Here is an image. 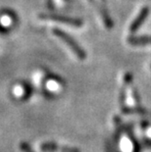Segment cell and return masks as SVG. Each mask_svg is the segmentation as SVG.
I'll return each mask as SVG.
<instances>
[{"instance_id":"ba28073f","label":"cell","mask_w":151,"mask_h":152,"mask_svg":"<svg viewBox=\"0 0 151 152\" xmlns=\"http://www.w3.org/2000/svg\"><path fill=\"white\" fill-rule=\"evenodd\" d=\"M20 148L23 152H34L33 150V148L31 147V145L27 143V142H22L20 144Z\"/></svg>"},{"instance_id":"9c48e42d","label":"cell","mask_w":151,"mask_h":152,"mask_svg":"<svg viewBox=\"0 0 151 152\" xmlns=\"http://www.w3.org/2000/svg\"><path fill=\"white\" fill-rule=\"evenodd\" d=\"M133 97L134 99V101H136V103H137V104L139 105L140 97H139V91H137V89L136 88V87H133Z\"/></svg>"},{"instance_id":"7a4b0ae2","label":"cell","mask_w":151,"mask_h":152,"mask_svg":"<svg viewBox=\"0 0 151 152\" xmlns=\"http://www.w3.org/2000/svg\"><path fill=\"white\" fill-rule=\"evenodd\" d=\"M39 18L43 19V20H51V21L59 22L62 23V24L74 26V27H82L83 24L81 19L66 17V16H61L57 14H41L39 15Z\"/></svg>"},{"instance_id":"5b68a950","label":"cell","mask_w":151,"mask_h":152,"mask_svg":"<svg viewBox=\"0 0 151 152\" xmlns=\"http://www.w3.org/2000/svg\"><path fill=\"white\" fill-rule=\"evenodd\" d=\"M128 42L133 46H143L146 44H151V35H131L128 37Z\"/></svg>"},{"instance_id":"3957f363","label":"cell","mask_w":151,"mask_h":152,"mask_svg":"<svg viewBox=\"0 0 151 152\" xmlns=\"http://www.w3.org/2000/svg\"><path fill=\"white\" fill-rule=\"evenodd\" d=\"M40 150L43 152H80L77 148L69 147V146H62V145L56 144L54 142H45L40 145Z\"/></svg>"},{"instance_id":"8fae6325","label":"cell","mask_w":151,"mask_h":152,"mask_svg":"<svg viewBox=\"0 0 151 152\" xmlns=\"http://www.w3.org/2000/svg\"><path fill=\"white\" fill-rule=\"evenodd\" d=\"M150 67H151V65H150Z\"/></svg>"},{"instance_id":"52a82bcc","label":"cell","mask_w":151,"mask_h":152,"mask_svg":"<svg viewBox=\"0 0 151 152\" xmlns=\"http://www.w3.org/2000/svg\"><path fill=\"white\" fill-rule=\"evenodd\" d=\"M122 110H123L124 113H143L145 112V109L140 107V106H137V107L131 108V107H126V106H123L122 107Z\"/></svg>"},{"instance_id":"277c9868","label":"cell","mask_w":151,"mask_h":152,"mask_svg":"<svg viewBox=\"0 0 151 152\" xmlns=\"http://www.w3.org/2000/svg\"><path fill=\"white\" fill-rule=\"evenodd\" d=\"M148 15H149V8L148 7H143L141 9L139 14L137 15V17L134 19L133 22L131 23V25L130 26V31L131 34L136 33L137 30H139L141 26H142L143 23L145 22L147 17H148Z\"/></svg>"},{"instance_id":"6da1fadb","label":"cell","mask_w":151,"mask_h":152,"mask_svg":"<svg viewBox=\"0 0 151 152\" xmlns=\"http://www.w3.org/2000/svg\"><path fill=\"white\" fill-rule=\"evenodd\" d=\"M53 34H55L58 38H60L63 42H65L67 45H68L70 49L77 55V57L80 58V59H82V60L85 59V58H86L85 51L83 50L81 46H80L79 43L77 42V41L74 39L73 37H71V35H69L68 34H66L65 31L58 30V28H54Z\"/></svg>"},{"instance_id":"30bf717a","label":"cell","mask_w":151,"mask_h":152,"mask_svg":"<svg viewBox=\"0 0 151 152\" xmlns=\"http://www.w3.org/2000/svg\"><path fill=\"white\" fill-rule=\"evenodd\" d=\"M124 82H125V85H130V83L133 82V75H131V73H127L126 75H125Z\"/></svg>"},{"instance_id":"8992f818","label":"cell","mask_w":151,"mask_h":152,"mask_svg":"<svg viewBox=\"0 0 151 152\" xmlns=\"http://www.w3.org/2000/svg\"><path fill=\"white\" fill-rule=\"evenodd\" d=\"M101 15H102V18H103V21H104V24L105 26L107 27L108 28H112L114 27V23L113 20L111 19L110 15L108 14V12L106 9H102L101 10Z\"/></svg>"}]
</instances>
